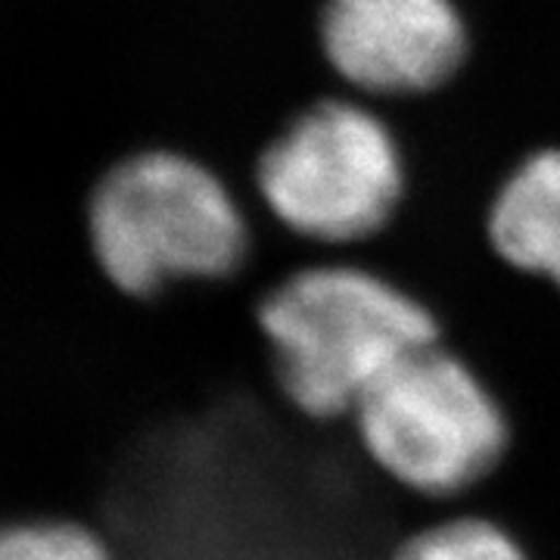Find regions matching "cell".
<instances>
[{"label": "cell", "instance_id": "cell-3", "mask_svg": "<svg viewBox=\"0 0 560 560\" xmlns=\"http://www.w3.org/2000/svg\"><path fill=\"white\" fill-rule=\"evenodd\" d=\"M88 241L113 293L153 302L178 287L241 278L256 253V221L200 162L138 153L97 184Z\"/></svg>", "mask_w": 560, "mask_h": 560}, {"label": "cell", "instance_id": "cell-5", "mask_svg": "<svg viewBox=\"0 0 560 560\" xmlns=\"http://www.w3.org/2000/svg\"><path fill=\"white\" fill-rule=\"evenodd\" d=\"M261 212L312 259H352L396 224L405 162L377 116L318 103L265 147L256 165Z\"/></svg>", "mask_w": 560, "mask_h": 560}, {"label": "cell", "instance_id": "cell-4", "mask_svg": "<svg viewBox=\"0 0 560 560\" xmlns=\"http://www.w3.org/2000/svg\"><path fill=\"white\" fill-rule=\"evenodd\" d=\"M349 423L386 480L448 511L492 480L511 448L495 389L445 342L383 374Z\"/></svg>", "mask_w": 560, "mask_h": 560}, {"label": "cell", "instance_id": "cell-9", "mask_svg": "<svg viewBox=\"0 0 560 560\" xmlns=\"http://www.w3.org/2000/svg\"><path fill=\"white\" fill-rule=\"evenodd\" d=\"M0 560H121L101 526L72 517L0 523Z\"/></svg>", "mask_w": 560, "mask_h": 560}, {"label": "cell", "instance_id": "cell-2", "mask_svg": "<svg viewBox=\"0 0 560 560\" xmlns=\"http://www.w3.org/2000/svg\"><path fill=\"white\" fill-rule=\"evenodd\" d=\"M256 320L280 396L312 420H349L383 374L442 342L440 318L411 290L349 259L290 271Z\"/></svg>", "mask_w": 560, "mask_h": 560}, {"label": "cell", "instance_id": "cell-6", "mask_svg": "<svg viewBox=\"0 0 560 560\" xmlns=\"http://www.w3.org/2000/svg\"><path fill=\"white\" fill-rule=\"evenodd\" d=\"M324 50L371 94H420L455 75L467 54L452 0H327Z\"/></svg>", "mask_w": 560, "mask_h": 560}, {"label": "cell", "instance_id": "cell-1", "mask_svg": "<svg viewBox=\"0 0 560 560\" xmlns=\"http://www.w3.org/2000/svg\"><path fill=\"white\" fill-rule=\"evenodd\" d=\"M140 405L101 526L121 560H389L445 511L386 480L349 420L283 399L265 337L194 361Z\"/></svg>", "mask_w": 560, "mask_h": 560}, {"label": "cell", "instance_id": "cell-7", "mask_svg": "<svg viewBox=\"0 0 560 560\" xmlns=\"http://www.w3.org/2000/svg\"><path fill=\"white\" fill-rule=\"evenodd\" d=\"M486 241L508 268L560 293V150H539L501 180Z\"/></svg>", "mask_w": 560, "mask_h": 560}, {"label": "cell", "instance_id": "cell-8", "mask_svg": "<svg viewBox=\"0 0 560 560\" xmlns=\"http://www.w3.org/2000/svg\"><path fill=\"white\" fill-rule=\"evenodd\" d=\"M389 560H533L523 541L492 517L445 511L420 523L393 548Z\"/></svg>", "mask_w": 560, "mask_h": 560}]
</instances>
